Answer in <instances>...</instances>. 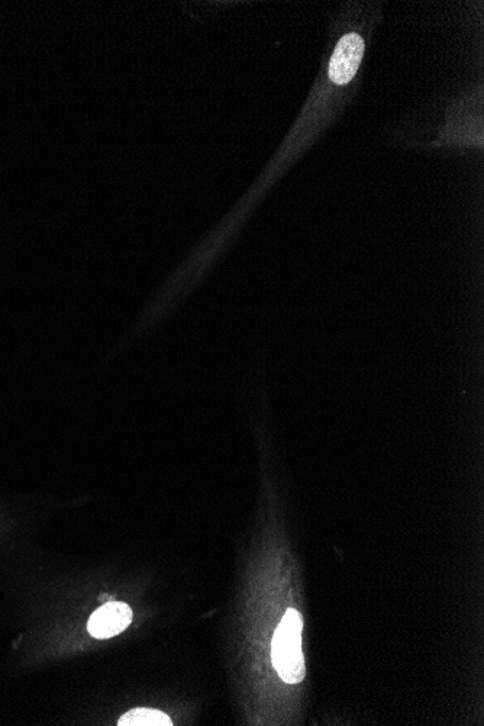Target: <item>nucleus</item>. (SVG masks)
<instances>
[{
    "mask_svg": "<svg viewBox=\"0 0 484 726\" xmlns=\"http://www.w3.org/2000/svg\"><path fill=\"white\" fill-rule=\"evenodd\" d=\"M302 615L287 609L271 642V660L283 682L298 684L305 679L306 666L302 651Z\"/></svg>",
    "mask_w": 484,
    "mask_h": 726,
    "instance_id": "1",
    "label": "nucleus"
},
{
    "mask_svg": "<svg viewBox=\"0 0 484 726\" xmlns=\"http://www.w3.org/2000/svg\"><path fill=\"white\" fill-rule=\"evenodd\" d=\"M364 56V40L356 32L345 35L329 61V79L335 85H347L356 76Z\"/></svg>",
    "mask_w": 484,
    "mask_h": 726,
    "instance_id": "2",
    "label": "nucleus"
},
{
    "mask_svg": "<svg viewBox=\"0 0 484 726\" xmlns=\"http://www.w3.org/2000/svg\"><path fill=\"white\" fill-rule=\"evenodd\" d=\"M132 609L127 603L109 602L90 616L87 631L98 640L116 637L131 625Z\"/></svg>",
    "mask_w": 484,
    "mask_h": 726,
    "instance_id": "3",
    "label": "nucleus"
},
{
    "mask_svg": "<svg viewBox=\"0 0 484 726\" xmlns=\"http://www.w3.org/2000/svg\"><path fill=\"white\" fill-rule=\"evenodd\" d=\"M119 726H171L173 722L166 713L154 711V709L138 708L132 709L121 716Z\"/></svg>",
    "mask_w": 484,
    "mask_h": 726,
    "instance_id": "4",
    "label": "nucleus"
}]
</instances>
